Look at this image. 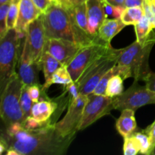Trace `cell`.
I'll list each match as a JSON object with an SVG mask.
<instances>
[{
	"label": "cell",
	"instance_id": "2",
	"mask_svg": "<svg viewBox=\"0 0 155 155\" xmlns=\"http://www.w3.org/2000/svg\"><path fill=\"white\" fill-rule=\"evenodd\" d=\"M155 44V33L151 32L149 38L143 44L136 41L129 46L122 48L117 60V64L126 65L131 70L135 80H143L151 72L148 58Z\"/></svg>",
	"mask_w": 155,
	"mask_h": 155
},
{
	"label": "cell",
	"instance_id": "25",
	"mask_svg": "<svg viewBox=\"0 0 155 155\" xmlns=\"http://www.w3.org/2000/svg\"><path fill=\"white\" fill-rule=\"evenodd\" d=\"M20 102H21V107L24 115V119L31 116V110L34 102L32 101L29 95L28 86L26 85H24V87H23Z\"/></svg>",
	"mask_w": 155,
	"mask_h": 155
},
{
	"label": "cell",
	"instance_id": "7",
	"mask_svg": "<svg viewBox=\"0 0 155 155\" xmlns=\"http://www.w3.org/2000/svg\"><path fill=\"white\" fill-rule=\"evenodd\" d=\"M148 104H155V93L146 86L139 85L138 80H135L127 90L114 97L111 106L112 110H123L128 108L136 111L139 107Z\"/></svg>",
	"mask_w": 155,
	"mask_h": 155
},
{
	"label": "cell",
	"instance_id": "4",
	"mask_svg": "<svg viewBox=\"0 0 155 155\" xmlns=\"http://www.w3.org/2000/svg\"><path fill=\"white\" fill-rule=\"evenodd\" d=\"M24 85L15 72L1 92L0 115L5 127L15 123L23 124L25 120L20 102Z\"/></svg>",
	"mask_w": 155,
	"mask_h": 155
},
{
	"label": "cell",
	"instance_id": "8",
	"mask_svg": "<svg viewBox=\"0 0 155 155\" xmlns=\"http://www.w3.org/2000/svg\"><path fill=\"white\" fill-rule=\"evenodd\" d=\"M110 48H111L110 44L101 42H95L80 48L73 60L67 66L73 81H78L88 66Z\"/></svg>",
	"mask_w": 155,
	"mask_h": 155
},
{
	"label": "cell",
	"instance_id": "1",
	"mask_svg": "<svg viewBox=\"0 0 155 155\" xmlns=\"http://www.w3.org/2000/svg\"><path fill=\"white\" fill-rule=\"evenodd\" d=\"M75 136L61 137L54 125L47 122L36 130H27L23 124L15 123L2 131L1 140L7 151L14 149L20 155H62L74 141Z\"/></svg>",
	"mask_w": 155,
	"mask_h": 155
},
{
	"label": "cell",
	"instance_id": "35",
	"mask_svg": "<svg viewBox=\"0 0 155 155\" xmlns=\"http://www.w3.org/2000/svg\"><path fill=\"white\" fill-rule=\"evenodd\" d=\"M145 0H125L124 2V7H142Z\"/></svg>",
	"mask_w": 155,
	"mask_h": 155
},
{
	"label": "cell",
	"instance_id": "6",
	"mask_svg": "<svg viewBox=\"0 0 155 155\" xmlns=\"http://www.w3.org/2000/svg\"><path fill=\"white\" fill-rule=\"evenodd\" d=\"M20 33L15 28L10 29L0 39V91L2 92L15 74L18 62Z\"/></svg>",
	"mask_w": 155,
	"mask_h": 155
},
{
	"label": "cell",
	"instance_id": "18",
	"mask_svg": "<svg viewBox=\"0 0 155 155\" xmlns=\"http://www.w3.org/2000/svg\"><path fill=\"white\" fill-rule=\"evenodd\" d=\"M62 66L64 65H62L61 63L53 57L48 51H43L41 58V67L45 77V83L42 85V87L45 90H48V88L51 86V80L53 74Z\"/></svg>",
	"mask_w": 155,
	"mask_h": 155
},
{
	"label": "cell",
	"instance_id": "28",
	"mask_svg": "<svg viewBox=\"0 0 155 155\" xmlns=\"http://www.w3.org/2000/svg\"><path fill=\"white\" fill-rule=\"evenodd\" d=\"M133 135H134L137 139L139 140V143L141 145V151L140 154H151V142H150V139L148 135L147 134L145 130L139 132H135Z\"/></svg>",
	"mask_w": 155,
	"mask_h": 155
},
{
	"label": "cell",
	"instance_id": "22",
	"mask_svg": "<svg viewBox=\"0 0 155 155\" xmlns=\"http://www.w3.org/2000/svg\"><path fill=\"white\" fill-rule=\"evenodd\" d=\"M144 16L145 12L142 7L126 8L120 20L126 26L136 25Z\"/></svg>",
	"mask_w": 155,
	"mask_h": 155
},
{
	"label": "cell",
	"instance_id": "32",
	"mask_svg": "<svg viewBox=\"0 0 155 155\" xmlns=\"http://www.w3.org/2000/svg\"><path fill=\"white\" fill-rule=\"evenodd\" d=\"M147 134L148 135L150 139V142H151V154H152L153 151H154L155 148V120L153 122L152 124L148 126L146 129L145 130Z\"/></svg>",
	"mask_w": 155,
	"mask_h": 155
},
{
	"label": "cell",
	"instance_id": "14",
	"mask_svg": "<svg viewBox=\"0 0 155 155\" xmlns=\"http://www.w3.org/2000/svg\"><path fill=\"white\" fill-rule=\"evenodd\" d=\"M86 4L89 33L95 37L99 36L100 27L107 19L103 0H86Z\"/></svg>",
	"mask_w": 155,
	"mask_h": 155
},
{
	"label": "cell",
	"instance_id": "36",
	"mask_svg": "<svg viewBox=\"0 0 155 155\" xmlns=\"http://www.w3.org/2000/svg\"><path fill=\"white\" fill-rule=\"evenodd\" d=\"M59 3L67 10L72 9L74 7L72 0H59Z\"/></svg>",
	"mask_w": 155,
	"mask_h": 155
},
{
	"label": "cell",
	"instance_id": "15",
	"mask_svg": "<svg viewBox=\"0 0 155 155\" xmlns=\"http://www.w3.org/2000/svg\"><path fill=\"white\" fill-rule=\"evenodd\" d=\"M42 14L32 0H21L15 30L18 33H27L30 23L39 18Z\"/></svg>",
	"mask_w": 155,
	"mask_h": 155
},
{
	"label": "cell",
	"instance_id": "9",
	"mask_svg": "<svg viewBox=\"0 0 155 155\" xmlns=\"http://www.w3.org/2000/svg\"><path fill=\"white\" fill-rule=\"evenodd\" d=\"M87 100L88 95L80 94L78 98L69 104L64 117L54 124L56 131L61 137L76 136Z\"/></svg>",
	"mask_w": 155,
	"mask_h": 155
},
{
	"label": "cell",
	"instance_id": "38",
	"mask_svg": "<svg viewBox=\"0 0 155 155\" xmlns=\"http://www.w3.org/2000/svg\"><path fill=\"white\" fill-rule=\"evenodd\" d=\"M72 1H73V5H74V6H76V5H78L82 4V3L86 2V0H72Z\"/></svg>",
	"mask_w": 155,
	"mask_h": 155
},
{
	"label": "cell",
	"instance_id": "30",
	"mask_svg": "<svg viewBox=\"0 0 155 155\" xmlns=\"http://www.w3.org/2000/svg\"><path fill=\"white\" fill-rule=\"evenodd\" d=\"M42 91H43V87H42V85H41L40 83L28 86L29 95H30L32 101L34 103L37 102L40 100Z\"/></svg>",
	"mask_w": 155,
	"mask_h": 155
},
{
	"label": "cell",
	"instance_id": "13",
	"mask_svg": "<svg viewBox=\"0 0 155 155\" xmlns=\"http://www.w3.org/2000/svg\"><path fill=\"white\" fill-rule=\"evenodd\" d=\"M41 70L40 65L32 61L30 50L24 42L22 54L19 59L18 73L23 83L27 86L39 84V72Z\"/></svg>",
	"mask_w": 155,
	"mask_h": 155
},
{
	"label": "cell",
	"instance_id": "42",
	"mask_svg": "<svg viewBox=\"0 0 155 155\" xmlns=\"http://www.w3.org/2000/svg\"><path fill=\"white\" fill-rule=\"evenodd\" d=\"M151 155H155V148H154V151H153V152H152V154H151Z\"/></svg>",
	"mask_w": 155,
	"mask_h": 155
},
{
	"label": "cell",
	"instance_id": "19",
	"mask_svg": "<svg viewBox=\"0 0 155 155\" xmlns=\"http://www.w3.org/2000/svg\"><path fill=\"white\" fill-rule=\"evenodd\" d=\"M125 27L126 24L120 19L107 18L100 27L98 36L104 42L110 44L111 39Z\"/></svg>",
	"mask_w": 155,
	"mask_h": 155
},
{
	"label": "cell",
	"instance_id": "11",
	"mask_svg": "<svg viewBox=\"0 0 155 155\" xmlns=\"http://www.w3.org/2000/svg\"><path fill=\"white\" fill-rule=\"evenodd\" d=\"M46 40L43 20L42 16L40 15L39 18L32 21L28 26L24 39V42L30 50L32 61L40 66L41 58L43 54Z\"/></svg>",
	"mask_w": 155,
	"mask_h": 155
},
{
	"label": "cell",
	"instance_id": "29",
	"mask_svg": "<svg viewBox=\"0 0 155 155\" xmlns=\"http://www.w3.org/2000/svg\"><path fill=\"white\" fill-rule=\"evenodd\" d=\"M11 2L12 0L1 5L0 7V39L2 38L8 30L7 28V18Z\"/></svg>",
	"mask_w": 155,
	"mask_h": 155
},
{
	"label": "cell",
	"instance_id": "34",
	"mask_svg": "<svg viewBox=\"0 0 155 155\" xmlns=\"http://www.w3.org/2000/svg\"><path fill=\"white\" fill-rule=\"evenodd\" d=\"M145 82L146 83L145 86L155 93V73L151 71L145 78Z\"/></svg>",
	"mask_w": 155,
	"mask_h": 155
},
{
	"label": "cell",
	"instance_id": "33",
	"mask_svg": "<svg viewBox=\"0 0 155 155\" xmlns=\"http://www.w3.org/2000/svg\"><path fill=\"white\" fill-rule=\"evenodd\" d=\"M35 5L41 11L42 14L46 12L47 9L51 5V2L49 0H32Z\"/></svg>",
	"mask_w": 155,
	"mask_h": 155
},
{
	"label": "cell",
	"instance_id": "21",
	"mask_svg": "<svg viewBox=\"0 0 155 155\" xmlns=\"http://www.w3.org/2000/svg\"><path fill=\"white\" fill-rule=\"evenodd\" d=\"M68 11L72 15L73 18H74V21L77 23V25L82 30L86 31V33H89V30H88L87 11H86V2L74 6L72 9H70Z\"/></svg>",
	"mask_w": 155,
	"mask_h": 155
},
{
	"label": "cell",
	"instance_id": "39",
	"mask_svg": "<svg viewBox=\"0 0 155 155\" xmlns=\"http://www.w3.org/2000/svg\"><path fill=\"white\" fill-rule=\"evenodd\" d=\"M151 8H152V10L155 15V0H151Z\"/></svg>",
	"mask_w": 155,
	"mask_h": 155
},
{
	"label": "cell",
	"instance_id": "12",
	"mask_svg": "<svg viewBox=\"0 0 155 155\" xmlns=\"http://www.w3.org/2000/svg\"><path fill=\"white\" fill-rule=\"evenodd\" d=\"M80 48L72 41L51 38L46 40L44 51H48L62 65L68 66Z\"/></svg>",
	"mask_w": 155,
	"mask_h": 155
},
{
	"label": "cell",
	"instance_id": "26",
	"mask_svg": "<svg viewBox=\"0 0 155 155\" xmlns=\"http://www.w3.org/2000/svg\"><path fill=\"white\" fill-rule=\"evenodd\" d=\"M141 145L137 138L134 136H129L124 139V154L125 155H136L140 153Z\"/></svg>",
	"mask_w": 155,
	"mask_h": 155
},
{
	"label": "cell",
	"instance_id": "37",
	"mask_svg": "<svg viewBox=\"0 0 155 155\" xmlns=\"http://www.w3.org/2000/svg\"><path fill=\"white\" fill-rule=\"evenodd\" d=\"M110 4L114 5H121L124 6V2L125 0H105Z\"/></svg>",
	"mask_w": 155,
	"mask_h": 155
},
{
	"label": "cell",
	"instance_id": "10",
	"mask_svg": "<svg viewBox=\"0 0 155 155\" xmlns=\"http://www.w3.org/2000/svg\"><path fill=\"white\" fill-rule=\"evenodd\" d=\"M113 98L107 95H99L91 93L88 95V100L83 110V117L79 125L78 130H84L92 124L109 114L112 110Z\"/></svg>",
	"mask_w": 155,
	"mask_h": 155
},
{
	"label": "cell",
	"instance_id": "5",
	"mask_svg": "<svg viewBox=\"0 0 155 155\" xmlns=\"http://www.w3.org/2000/svg\"><path fill=\"white\" fill-rule=\"evenodd\" d=\"M42 16L47 39H64L74 42L71 14L60 3H51Z\"/></svg>",
	"mask_w": 155,
	"mask_h": 155
},
{
	"label": "cell",
	"instance_id": "41",
	"mask_svg": "<svg viewBox=\"0 0 155 155\" xmlns=\"http://www.w3.org/2000/svg\"><path fill=\"white\" fill-rule=\"evenodd\" d=\"M51 3H59V0H49Z\"/></svg>",
	"mask_w": 155,
	"mask_h": 155
},
{
	"label": "cell",
	"instance_id": "23",
	"mask_svg": "<svg viewBox=\"0 0 155 155\" xmlns=\"http://www.w3.org/2000/svg\"><path fill=\"white\" fill-rule=\"evenodd\" d=\"M124 78L119 75H114L109 80L106 89V95L114 98L122 94L124 91Z\"/></svg>",
	"mask_w": 155,
	"mask_h": 155
},
{
	"label": "cell",
	"instance_id": "31",
	"mask_svg": "<svg viewBox=\"0 0 155 155\" xmlns=\"http://www.w3.org/2000/svg\"><path fill=\"white\" fill-rule=\"evenodd\" d=\"M47 122L41 123L38 121L37 120L35 119L33 117L30 116L24 120V123H23V126L24 127V128L27 129V130H36V129H39L40 127H43L45 124H47Z\"/></svg>",
	"mask_w": 155,
	"mask_h": 155
},
{
	"label": "cell",
	"instance_id": "24",
	"mask_svg": "<svg viewBox=\"0 0 155 155\" xmlns=\"http://www.w3.org/2000/svg\"><path fill=\"white\" fill-rule=\"evenodd\" d=\"M73 80L68 71L67 66H62L57 70L53 74L51 77V83L52 84H61L63 85V86H67L72 83Z\"/></svg>",
	"mask_w": 155,
	"mask_h": 155
},
{
	"label": "cell",
	"instance_id": "16",
	"mask_svg": "<svg viewBox=\"0 0 155 155\" xmlns=\"http://www.w3.org/2000/svg\"><path fill=\"white\" fill-rule=\"evenodd\" d=\"M116 128L124 139L132 136L137 129L135 110L128 108L121 110L120 116L116 121Z\"/></svg>",
	"mask_w": 155,
	"mask_h": 155
},
{
	"label": "cell",
	"instance_id": "20",
	"mask_svg": "<svg viewBox=\"0 0 155 155\" xmlns=\"http://www.w3.org/2000/svg\"><path fill=\"white\" fill-rule=\"evenodd\" d=\"M135 26V31L136 34V41L143 44L149 38L151 32L154 30V26L146 16H144L139 22Z\"/></svg>",
	"mask_w": 155,
	"mask_h": 155
},
{
	"label": "cell",
	"instance_id": "17",
	"mask_svg": "<svg viewBox=\"0 0 155 155\" xmlns=\"http://www.w3.org/2000/svg\"><path fill=\"white\" fill-rule=\"evenodd\" d=\"M58 107L55 99L39 100L33 104L31 116L41 123H46L52 117Z\"/></svg>",
	"mask_w": 155,
	"mask_h": 155
},
{
	"label": "cell",
	"instance_id": "3",
	"mask_svg": "<svg viewBox=\"0 0 155 155\" xmlns=\"http://www.w3.org/2000/svg\"><path fill=\"white\" fill-rule=\"evenodd\" d=\"M121 49H115L113 47L98 56L88 66L77 82L80 93L89 95L95 90L104 74L117 63Z\"/></svg>",
	"mask_w": 155,
	"mask_h": 155
},
{
	"label": "cell",
	"instance_id": "27",
	"mask_svg": "<svg viewBox=\"0 0 155 155\" xmlns=\"http://www.w3.org/2000/svg\"><path fill=\"white\" fill-rule=\"evenodd\" d=\"M104 12L108 19H120L126 8L121 5H114L103 0Z\"/></svg>",
	"mask_w": 155,
	"mask_h": 155
},
{
	"label": "cell",
	"instance_id": "40",
	"mask_svg": "<svg viewBox=\"0 0 155 155\" xmlns=\"http://www.w3.org/2000/svg\"><path fill=\"white\" fill-rule=\"evenodd\" d=\"M8 1H10V0H0V4L2 5V4H4V3L7 2H8Z\"/></svg>",
	"mask_w": 155,
	"mask_h": 155
}]
</instances>
